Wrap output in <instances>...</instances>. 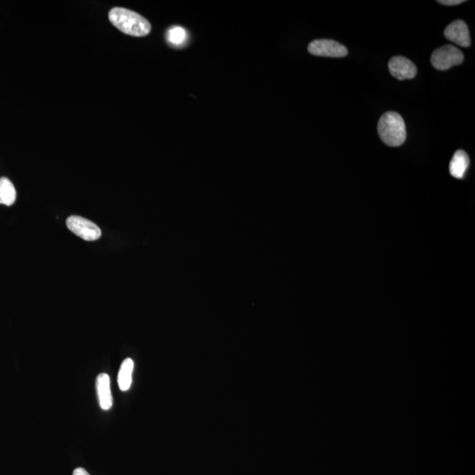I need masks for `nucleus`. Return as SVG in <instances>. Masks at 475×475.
Wrapping results in <instances>:
<instances>
[{"instance_id":"obj_13","label":"nucleus","mask_w":475,"mask_h":475,"mask_svg":"<svg viewBox=\"0 0 475 475\" xmlns=\"http://www.w3.org/2000/svg\"><path fill=\"white\" fill-rule=\"evenodd\" d=\"M438 3L444 6H458L464 3V0H438Z\"/></svg>"},{"instance_id":"obj_2","label":"nucleus","mask_w":475,"mask_h":475,"mask_svg":"<svg viewBox=\"0 0 475 475\" xmlns=\"http://www.w3.org/2000/svg\"><path fill=\"white\" fill-rule=\"evenodd\" d=\"M378 132L381 140L392 148L401 146L406 141L405 121L401 115L394 112L385 113L380 117L378 124Z\"/></svg>"},{"instance_id":"obj_3","label":"nucleus","mask_w":475,"mask_h":475,"mask_svg":"<svg viewBox=\"0 0 475 475\" xmlns=\"http://www.w3.org/2000/svg\"><path fill=\"white\" fill-rule=\"evenodd\" d=\"M464 61L462 51L455 46L445 45L435 49L431 56V64L435 69L446 71L453 66H459Z\"/></svg>"},{"instance_id":"obj_4","label":"nucleus","mask_w":475,"mask_h":475,"mask_svg":"<svg viewBox=\"0 0 475 475\" xmlns=\"http://www.w3.org/2000/svg\"><path fill=\"white\" fill-rule=\"evenodd\" d=\"M71 232L88 241H94L102 236V231L97 224L80 216H71L66 220Z\"/></svg>"},{"instance_id":"obj_8","label":"nucleus","mask_w":475,"mask_h":475,"mask_svg":"<svg viewBox=\"0 0 475 475\" xmlns=\"http://www.w3.org/2000/svg\"><path fill=\"white\" fill-rule=\"evenodd\" d=\"M100 406L103 410H109L113 405L112 389H110V378L108 374L102 373L96 381Z\"/></svg>"},{"instance_id":"obj_10","label":"nucleus","mask_w":475,"mask_h":475,"mask_svg":"<svg viewBox=\"0 0 475 475\" xmlns=\"http://www.w3.org/2000/svg\"><path fill=\"white\" fill-rule=\"evenodd\" d=\"M16 191L13 182L6 177L0 178V205H13L16 200Z\"/></svg>"},{"instance_id":"obj_9","label":"nucleus","mask_w":475,"mask_h":475,"mask_svg":"<svg viewBox=\"0 0 475 475\" xmlns=\"http://www.w3.org/2000/svg\"><path fill=\"white\" fill-rule=\"evenodd\" d=\"M470 160L467 153L463 150H458L450 162V174L457 179H462L469 169Z\"/></svg>"},{"instance_id":"obj_11","label":"nucleus","mask_w":475,"mask_h":475,"mask_svg":"<svg viewBox=\"0 0 475 475\" xmlns=\"http://www.w3.org/2000/svg\"><path fill=\"white\" fill-rule=\"evenodd\" d=\"M134 362L131 359H125L121 363L119 374V385L121 391H128L132 382Z\"/></svg>"},{"instance_id":"obj_14","label":"nucleus","mask_w":475,"mask_h":475,"mask_svg":"<svg viewBox=\"0 0 475 475\" xmlns=\"http://www.w3.org/2000/svg\"><path fill=\"white\" fill-rule=\"evenodd\" d=\"M73 475H90L88 474V471H85L84 469H77L73 471Z\"/></svg>"},{"instance_id":"obj_1","label":"nucleus","mask_w":475,"mask_h":475,"mask_svg":"<svg viewBox=\"0 0 475 475\" xmlns=\"http://www.w3.org/2000/svg\"><path fill=\"white\" fill-rule=\"evenodd\" d=\"M110 23L124 34L143 37L151 32L152 26L145 18L128 9L115 7L109 13Z\"/></svg>"},{"instance_id":"obj_5","label":"nucleus","mask_w":475,"mask_h":475,"mask_svg":"<svg viewBox=\"0 0 475 475\" xmlns=\"http://www.w3.org/2000/svg\"><path fill=\"white\" fill-rule=\"evenodd\" d=\"M310 54L325 58H344L348 55V49L340 42L330 39H320L310 42Z\"/></svg>"},{"instance_id":"obj_6","label":"nucleus","mask_w":475,"mask_h":475,"mask_svg":"<svg viewBox=\"0 0 475 475\" xmlns=\"http://www.w3.org/2000/svg\"><path fill=\"white\" fill-rule=\"evenodd\" d=\"M388 67L392 76L399 80H412L416 76V64L404 56H394L389 61Z\"/></svg>"},{"instance_id":"obj_12","label":"nucleus","mask_w":475,"mask_h":475,"mask_svg":"<svg viewBox=\"0 0 475 475\" xmlns=\"http://www.w3.org/2000/svg\"><path fill=\"white\" fill-rule=\"evenodd\" d=\"M167 40L171 45L182 46L188 40V32L185 28L180 26L170 28L167 33Z\"/></svg>"},{"instance_id":"obj_7","label":"nucleus","mask_w":475,"mask_h":475,"mask_svg":"<svg viewBox=\"0 0 475 475\" xmlns=\"http://www.w3.org/2000/svg\"><path fill=\"white\" fill-rule=\"evenodd\" d=\"M445 37L447 40L455 42L462 47L467 48L471 45L469 27H467L465 21L462 20H457L448 25L445 30Z\"/></svg>"}]
</instances>
